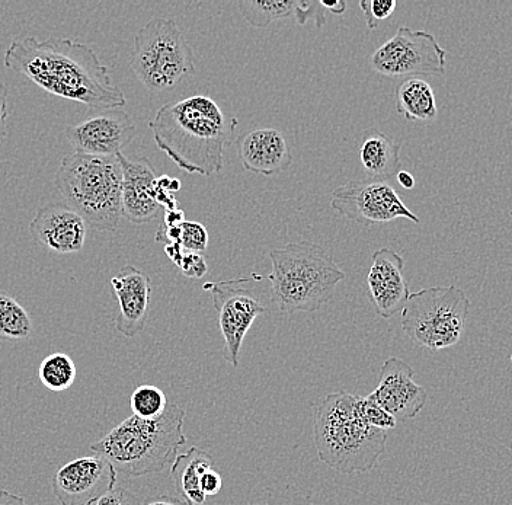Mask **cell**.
Returning <instances> with one entry per match:
<instances>
[{"mask_svg":"<svg viewBox=\"0 0 512 505\" xmlns=\"http://www.w3.org/2000/svg\"><path fill=\"white\" fill-rule=\"evenodd\" d=\"M239 159L254 174L272 177L286 171L293 161L284 134L275 129H254L239 137Z\"/></svg>","mask_w":512,"mask_h":505,"instance_id":"cell-19","label":"cell"},{"mask_svg":"<svg viewBox=\"0 0 512 505\" xmlns=\"http://www.w3.org/2000/svg\"><path fill=\"white\" fill-rule=\"evenodd\" d=\"M185 222V213L182 210H172V212H166L165 214V226H176L181 225Z\"/></svg>","mask_w":512,"mask_h":505,"instance_id":"cell-38","label":"cell"},{"mask_svg":"<svg viewBox=\"0 0 512 505\" xmlns=\"http://www.w3.org/2000/svg\"><path fill=\"white\" fill-rule=\"evenodd\" d=\"M403 268L405 260L393 249H377L371 257L367 276L368 294L374 309L384 319L402 312L411 294Z\"/></svg>","mask_w":512,"mask_h":505,"instance_id":"cell-15","label":"cell"},{"mask_svg":"<svg viewBox=\"0 0 512 505\" xmlns=\"http://www.w3.org/2000/svg\"><path fill=\"white\" fill-rule=\"evenodd\" d=\"M396 180L405 190H412L415 187L414 175L409 174V172L399 171L398 175H396Z\"/></svg>","mask_w":512,"mask_h":505,"instance_id":"cell-39","label":"cell"},{"mask_svg":"<svg viewBox=\"0 0 512 505\" xmlns=\"http://www.w3.org/2000/svg\"><path fill=\"white\" fill-rule=\"evenodd\" d=\"M131 411L142 420H156L168 408L165 393L153 385H142L130 398Z\"/></svg>","mask_w":512,"mask_h":505,"instance_id":"cell-27","label":"cell"},{"mask_svg":"<svg viewBox=\"0 0 512 505\" xmlns=\"http://www.w3.org/2000/svg\"><path fill=\"white\" fill-rule=\"evenodd\" d=\"M325 12L323 6L320 5V0H297L294 17L299 25H306L307 21L313 19L316 27L322 28L326 22Z\"/></svg>","mask_w":512,"mask_h":505,"instance_id":"cell-30","label":"cell"},{"mask_svg":"<svg viewBox=\"0 0 512 505\" xmlns=\"http://www.w3.org/2000/svg\"><path fill=\"white\" fill-rule=\"evenodd\" d=\"M8 97V88H6L5 83L0 81V142L6 136V123H8L9 117Z\"/></svg>","mask_w":512,"mask_h":505,"instance_id":"cell-34","label":"cell"},{"mask_svg":"<svg viewBox=\"0 0 512 505\" xmlns=\"http://www.w3.org/2000/svg\"><path fill=\"white\" fill-rule=\"evenodd\" d=\"M320 5L323 6L325 11H329L334 15H344L345 11H347V3H345L344 0H332V2L320 0Z\"/></svg>","mask_w":512,"mask_h":505,"instance_id":"cell-36","label":"cell"},{"mask_svg":"<svg viewBox=\"0 0 512 505\" xmlns=\"http://www.w3.org/2000/svg\"><path fill=\"white\" fill-rule=\"evenodd\" d=\"M313 437L320 462L344 475L371 471L386 450V431L364 423L357 395L344 391L320 401Z\"/></svg>","mask_w":512,"mask_h":505,"instance_id":"cell-3","label":"cell"},{"mask_svg":"<svg viewBox=\"0 0 512 505\" xmlns=\"http://www.w3.org/2000/svg\"><path fill=\"white\" fill-rule=\"evenodd\" d=\"M361 11L367 19V27L370 30L377 28V22L392 17L393 12L398 8L396 0H361Z\"/></svg>","mask_w":512,"mask_h":505,"instance_id":"cell-29","label":"cell"},{"mask_svg":"<svg viewBox=\"0 0 512 505\" xmlns=\"http://www.w3.org/2000/svg\"><path fill=\"white\" fill-rule=\"evenodd\" d=\"M357 409L364 423L370 425V427L387 431L393 430L398 424V421L389 412L384 411L370 396H357Z\"/></svg>","mask_w":512,"mask_h":505,"instance_id":"cell-28","label":"cell"},{"mask_svg":"<svg viewBox=\"0 0 512 505\" xmlns=\"http://www.w3.org/2000/svg\"><path fill=\"white\" fill-rule=\"evenodd\" d=\"M184 420L185 411L176 404H168L156 420L131 415L92 444L91 450L133 478L158 473L174 463L179 447L187 443Z\"/></svg>","mask_w":512,"mask_h":505,"instance_id":"cell-4","label":"cell"},{"mask_svg":"<svg viewBox=\"0 0 512 505\" xmlns=\"http://www.w3.org/2000/svg\"><path fill=\"white\" fill-rule=\"evenodd\" d=\"M0 505H28L25 503L24 498L19 495L12 494V492L0 489Z\"/></svg>","mask_w":512,"mask_h":505,"instance_id":"cell-37","label":"cell"},{"mask_svg":"<svg viewBox=\"0 0 512 505\" xmlns=\"http://www.w3.org/2000/svg\"><path fill=\"white\" fill-rule=\"evenodd\" d=\"M76 376H78V370H76L75 361L67 354H51L40 366V380L53 392H63L72 388Z\"/></svg>","mask_w":512,"mask_h":505,"instance_id":"cell-26","label":"cell"},{"mask_svg":"<svg viewBox=\"0 0 512 505\" xmlns=\"http://www.w3.org/2000/svg\"><path fill=\"white\" fill-rule=\"evenodd\" d=\"M214 459L206 450L191 447L187 453L175 457L171 475L175 487L181 492L182 500L188 505H204L207 497L201 491V476L213 469Z\"/></svg>","mask_w":512,"mask_h":505,"instance_id":"cell-21","label":"cell"},{"mask_svg":"<svg viewBox=\"0 0 512 505\" xmlns=\"http://www.w3.org/2000/svg\"><path fill=\"white\" fill-rule=\"evenodd\" d=\"M3 63L47 94L79 102L95 111L123 108L126 97L111 81L92 44L69 38L22 37L12 41Z\"/></svg>","mask_w":512,"mask_h":505,"instance_id":"cell-1","label":"cell"},{"mask_svg":"<svg viewBox=\"0 0 512 505\" xmlns=\"http://www.w3.org/2000/svg\"><path fill=\"white\" fill-rule=\"evenodd\" d=\"M178 268L185 277L191 278V280H200V278L206 276L208 271L206 258L197 254V252L185 251Z\"/></svg>","mask_w":512,"mask_h":505,"instance_id":"cell-31","label":"cell"},{"mask_svg":"<svg viewBox=\"0 0 512 505\" xmlns=\"http://www.w3.org/2000/svg\"><path fill=\"white\" fill-rule=\"evenodd\" d=\"M31 334L30 313L14 297L0 292V343L25 341L31 337Z\"/></svg>","mask_w":512,"mask_h":505,"instance_id":"cell-23","label":"cell"},{"mask_svg":"<svg viewBox=\"0 0 512 505\" xmlns=\"http://www.w3.org/2000/svg\"><path fill=\"white\" fill-rule=\"evenodd\" d=\"M368 396L400 423L414 420L428 399L427 391L415 382L412 367L396 357L384 361L379 385Z\"/></svg>","mask_w":512,"mask_h":505,"instance_id":"cell-14","label":"cell"},{"mask_svg":"<svg viewBox=\"0 0 512 505\" xmlns=\"http://www.w3.org/2000/svg\"><path fill=\"white\" fill-rule=\"evenodd\" d=\"M121 171H123V190H121V206L123 216L134 225H144L159 216L162 207L156 203V175L149 159L126 158L118 153Z\"/></svg>","mask_w":512,"mask_h":505,"instance_id":"cell-18","label":"cell"},{"mask_svg":"<svg viewBox=\"0 0 512 505\" xmlns=\"http://www.w3.org/2000/svg\"><path fill=\"white\" fill-rule=\"evenodd\" d=\"M374 72L387 78L441 76L446 73L447 51L427 31L400 27L370 59Z\"/></svg>","mask_w":512,"mask_h":505,"instance_id":"cell-9","label":"cell"},{"mask_svg":"<svg viewBox=\"0 0 512 505\" xmlns=\"http://www.w3.org/2000/svg\"><path fill=\"white\" fill-rule=\"evenodd\" d=\"M396 111L408 121H432L438 108L434 89L421 78H409L395 89Z\"/></svg>","mask_w":512,"mask_h":505,"instance_id":"cell-22","label":"cell"},{"mask_svg":"<svg viewBox=\"0 0 512 505\" xmlns=\"http://www.w3.org/2000/svg\"><path fill=\"white\" fill-rule=\"evenodd\" d=\"M142 505H188L187 501L171 495H159V497L147 498Z\"/></svg>","mask_w":512,"mask_h":505,"instance_id":"cell-35","label":"cell"},{"mask_svg":"<svg viewBox=\"0 0 512 505\" xmlns=\"http://www.w3.org/2000/svg\"><path fill=\"white\" fill-rule=\"evenodd\" d=\"M156 241L163 242L165 245H181L184 251L201 254L208 246V232L206 226L201 223L185 220L181 225H163L158 230Z\"/></svg>","mask_w":512,"mask_h":505,"instance_id":"cell-25","label":"cell"},{"mask_svg":"<svg viewBox=\"0 0 512 505\" xmlns=\"http://www.w3.org/2000/svg\"><path fill=\"white\" fill-rule=\"evenodd\" d=\"M96 505H142L136 495L124 488H114L101 498Z\"/></svg>","mask_w":512,"mask_h":505,"instance_id":"cell-32","label":"cell"},{"mask_svg":"<svg viewBox=\"0 0 512 505\" xmlns=\"http://www.w3.org/2000/svg\"><path fill=\"white\" fill-rule=\"evenodd\" d=\"M56 187L67 206L82 216L86 225L114 232L123 220L121 190L123 171L117 156H64L56 175Z\"/></svg>","mask_w":512,"mask_h":505,"instance_id":"cell-6","label":"cell"},{"mask_svg":"<svg viewBox=\"0 0 512 505\" xmlns=\"http://www.w3.org/2000/svg\"><path fill=\"white\" fill-rule=\"evenodd\" d=\"M223 479L219 472L210 469L201 476V491L204 492L206 497H213L222 491Z\"/></svg>","mask_w":512,"mask_h":505,"instance_id":"cell-33","label":"cell"},{"mask_svg":"<svg viewBox=\"0 0 512 505\" xmlns=\"http://www.w3.org/2000/svg\"><path fill=\"white\" fill-rule=\"evenodd\" d=\"M111 287L120 309L115 328L124 337L134 338L143 331L149 316L150 278L139 268L126 265L111 278Z\"/></svg>","mask_w":512,"mask_h":505,"instance_id":"cell-17","label":"cell"},{"mask_svg":"<svg viewBox=\"0 0 512 505\" xmlns=\"http://www.w3.org/2000/svg\"><path fill=\"white\" fill-rule=\"evenodd\" d=\"M130 67L147 91L159 94L194 73V51L174 19L153 18L134 37Z\"/></svg>","mask_w":512,"mask_h":505,"instance_id":"cell-7","label":"cell"},{"mask_svg":"<svg viewBox=\"0 0 512 505\" xmlns=\"http://www.w3.org/2000/svg\"><path fill=\"white\" fill-rule=\"evenodd\" d=\"M239 120L207 95L169 102L149 123L156 146L188 174L223 171L224 152L235 139Z\"/></svg>","mask_w":512,"mask_h":505,"instance_id":"cell-2","label":"cell"},{"mask_svg":"<svg viewBox=\"0 0 512 505\" xmlns=\"http://www.w3.org/2000/svg\"><path fill=\"white\" fill-rule=\"evenodd\" d=\"M331 207L351 222L364 228L383 225L396 219L421 220L408 209L395 188L386 181L352 180L336 188Z\"/></svg>","mask_w":512,"mask_h":505,"instance_id":"cell-10","label":"cell"},{"mask_svg":"<svg viewBox=\"0 0 512 505\" xmlns=\"http://www.w3.org/2000/svg\"><path fill=\"white\" fill-rule=\"evenodd\" d=\"M402 145L389 134L370 130L360 146V162L368 180L386 181L396 177L400 168Z\"/></svg>","mask_w":512,"mask_h":505,"instance_id":"cell-20","label":"cell"},{"mask_svg":"<svg viewBox=\"0 0 512 505\" xmlns=\"http://www.w3.org/2000/svg\"><path fill=\"white\" fill-rule=\"evenodd\" d=\"M270 260L272 300L286 315L322 308L345 278L332 255L309 241L271 249Z\"/></svg>","mask_w":512,"mask_h":505,"instance_id":"cell-5","label":"cell"},{"mask_svg":"<svg viewBox=\"0 0 512 505\" xmlns=\"http://www.w3.org/2000/svg\"><path fill=\"white\" fill-rule=\"evenodd\" d=\"M35 244L57 252L73 254L85 246L88 225L79 213L63 203L40 207L30 225Z\"/></svg>","mask_w":512,"mask_h":505,"instance_id":"cell-16","label":"cell"},{"mask_svg":"<svg viewBox=\"0 0 512 505\" xmlns=\"http://www.w3.org/2000/svg\"><path fill=\"white\" fill-rule=\"evenodd\" d=\"M117 485V469L101 455L79 457L54 473L51 487L60 505H94Z\"/></svg>","mask_w":512,"mask_h":505,"instance_id":"cell-12","label":"cell"},{"mask_svg":"<svg viewBox=\"0 0 512 505\" xmlns=\"http://www.w3.org/2000/svg\"><path fill=\"white\" fill-rule=\"evenodd\" d=\"M297 0H268V2H251L240 0V14L251 27L265 28L274 21L294 17Z\"/></svg>","mask_w":512,"mask_h":505,"instance_id":"cell-24","label":"cell"},{"mask_svg":"<svg viewBox=\"0 0 512 505\" xmlns=\"http://www.w3.org/2000/svg\"><path fill=\"white\" fill-rule=\"evenodd\" d=\"M136 136V126L123 108L96 111L78 126L66 129L70 145L83 155L117 156Z\"/></svg>","mask_w":512,"mask_h":505,"instance_id":"cell-13","label":"cell"},{"mask_svg":"<svg viewBox=\"0 0 512 505\" xmlns=\"http://www.w3.org/2000/svg\"><path fill=\"white\" fill-rule=\"evenodd\" d=\"M252 278L206 283L203 289L211 293L214 309L219 313L220 332L224 340V359L233 367L239 366L240 348L255 319L267 308L249 289Z\"/></svg>","mask_w":512,"mask_h":505,"instance_id":"cell-11","label":"cell"},{"mask_svg":"<svg viewBox=\"0 0 512 505\" xmlns=\"http://www.w3.org/2000/svg\"><path fill=\"white\" fill-rule=\"evenodd\" d=\"M470 308L469 297L459 287H428L409 294L402 310V329L427 350H446L462 341Z\"/></svg>","mask_w":512,"mask_h":505,"instance_id":"cell-8","label":"cell"}]
</instances>
